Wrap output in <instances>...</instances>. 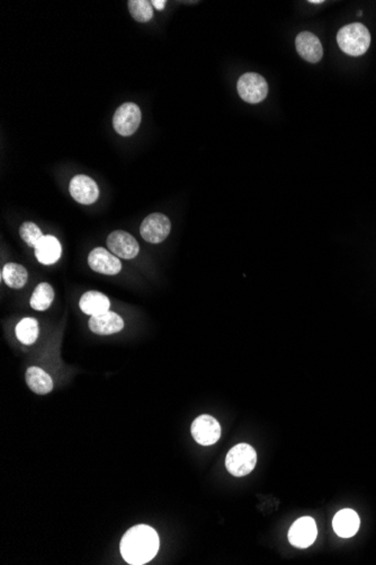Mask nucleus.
Segmentation results:
<instances>
[{
	"mask_svg": "<svg viewBox=\"0 0 376 565\" xmlns=\"http://www.w3.org/2000/svg\"><path fill=\"white\" fill-rule=\"evenodd\" d=\"M159 544V536L153 527L134 526L123 536L121 553L128 564H146L156 556Z\"/></svg>",
	"mask_w": 376,
	"mask_h": 565,
	"instance_id": "f257e3e1",
	"label": "nucleus"
},
{
	"mask_svg": "<svg viewBox=\"0 0 376 565\" xmlns=\"http://www.w3.org/2000/svg\"><path fill=\"white\" fill-rule=\"evenodd\" d=\"M337 43L340 50L348 56H363L371 46V33L362 23L347 24L337 33Z\"/></svg>",
	"mask_w": 376,
	"mask_h": 565,
	"instance_id": "f03ea898",
	"label": "nucleus"
},
{
	"mask_svg": "<svg viewBox=\"0 0 376 565\" xmlns=\"http://www.w3.org/2000/svg\"><path fill=\"white\" fill-rule=\"evenodd\" d=\"M257 464L256 450L248 444H239L230 449L225 467L233 476L241 477L254 471Z\"/></svg>",
	"mask_w": 376,
	"mask_h": 565,
	"instance_id": "7ed1b4c3",
	"label": "nucleus"
},
{
	"mask_svg": "<svg viewBox=\"0 0 376 565\" xmlns=\"http://www.w3.org/2000/svg\"><path fill=\"white\" fill-rule=\"evenodd\" d=\"M239 96L245 102L258 104L268 95V84L263 76L256 73L243 74L237 84Z\"/></svg>",
	"mask_w": 376,
	"mask_h": 565,
	"instance_id": "20e7f679",
	"label": "nucleus"
},
{
	"mask_svg": "<svg viewBox=\"0 0 376 565\" xmlns=\"http://www.w3.org/2000/svg\"><path fill=\"white\" fill-rule=\"evenodd\" d=\"M141 110L136 103H124L113 116V126L115 131L123 137H128L136 134L141 124Z\"/></svg>",
	"mask_w": 376,
	"mask_h": 565,
	"instance_id": "39448f33",
	"label": "nucleus"
},
{
	"mask_svg": "<svg viewBox=\"0 0 376 565\" xmlns=\"http://www.w3.org/2000/svg\"><path fill=\"white\" fill-rule=\"evenodd\" d=\"M171 223L169 218L161 212H155L148 216L142 221L141 234L142 239L151 244H159L165 241L171 234Z\"/></svg>",
	"mask_w": 376,
	"mask_h": 565,
	"instance_id": "423d86ee",
	"label": "nucleus"
},
{
	"mask_svg": "<svg viewBox=\"0 0 376 565\" xmlns=\"http://www.w3.org/2000/svg\"><path fill=\"white\" fill-rule=\"evenodd\" d=\"M190 432L195 441L200 445L211 446L221 437V426L213 416L203 414L193 421Z\"/></svg>",
	"mask_w": 376,
	"mask_h": 565,
	"instance_id": "0eeeda50",
	"label": "nucleus"
},
{
	"mask_svg": "<svg viewBox=\"0 0 376 565\" xmlns=\"http://www.w3.org/2000/svg\"><path fill=\"white\" fill-rule=\"evenodd\" d=\"M317 525L313 518L302 517L296 520L288 531V541L293 546L307 549L317 539Z\"/></svg>",
	"mask_w": 376,
	"mask_h": 565,
	"instance_id": "6e6552de",
	"label": "nucleus"
},
{
	"mask_svg": "<svg viewBox=\"0 0 376 565\" xmlns=\"http://www.w3.org/2000/svg\"><path fill=\"white\" fill-rule=\"evenodd\" d=\"M107 247L115 256L124 260H131L139 254L140 246L131 234L124 231H115L107 237Z\"/></svg>",
	"mask_w": 376,
	"mask_h": 565,
	"instance_id": "1a4fd4ad",
	"label": "nucleus"
},
{
	"mask_svg": "<svg viewBox=\"0 0 376 565\" xmlns=\"http://www.w3.org/2000/svg\"><path fill=\"white\" fill-rule=\"evenodd\" d=\"M70 194L81 204H91L97 201L99 189L96 182L87 175H76L69 185Z\"/></svg>",
	"mask_w": 376,
	"mask_h": 565,
	"instance_id": "9d476101",
	"label": "nucleus"
},
{
	"mask_svg": "<svg viewBox=\"0 0 376 565\" xmlns=\"http://www.w3.org/2000/svg\"><path fill=\"white\" fill-rule=\"evenodd\" d=\"M295 48L302 59L310 64H317L322 59V44L313 33L308 31L299 33L295 38Z\"/></svg>",
	"mask_w": 376,
	"mask_h": 565,
	"instance_id": "9b49d317",
	"label": "nucleus"
},
{
	"mask_svg": "<svg viewBox=\"0 0 376 565\" xmlns=\"http://www.w3.org/2000/svg\"><path fill=\"white\" fill-rule=\"evenodd\" d=\"M88 264L95 272L114 276L122 269L120 259L103 247H96L91 251L88 256Z\"/></svg>",
	"mask_w": 376,
	"mask_h": 565,
	"instance_id": "f8f14e48",
	"label": "nucleus"
},
{
	"mask_svg": "<svg viewBox=\"0 0 376 565\" xmlns=\"http://www.w3.org/2000/svg\"><path fill=\"white\" fill-rule=\"evenodd\" d=\"M123 327H124V321L122 317L118 316V314L113 313V311H106L101 315L91 316V319H89V329L95 334H115V333L122 331Z\"/></svg>",
	"mask_w": 376,
	"mask_h": 565,
	"instance_id": "ddd939ff",
	"label": "nucleus"
},
{
	"mask_svg": "<svg viewBox=\"0 0 376 565\" xmlns=\"http://www.w3.org/2000/svg\"><path fill=\"white\" fill-rule=\"evenodd\" d=\"M360 517L352 509L340 510L332 520L335 533L342 539H350L355 535L360 529Z\"/></svg>",
	"mask_w": 376,
	"mask_h": 565,
	"instance_id": "4468645a",
	"label": "nucleus"
},
{
	"mask_svg": "<svg viewBox=\"0 0 376 565\" xmlns=\"http://www.w3.org/2000/svg\"><path fill=\"white\" fill-rule=\"evenodd\" d=\"M62 249L59 241L54 236H43V239L35 246V256L44 266H51L61 256Z\"/></svg>",
	"mask_w": 376,
	"mask_h": 565,
	"instance_id": "2eb2a0df",
	"label": "nucleus"
},
{
	"mask_svg": "<svg viewBox=\"0 0 376 565\" xmlns=\"http://www.w3.org/2000/svg\"><path fill=\"white\" fill-rule=\"evenodd\" d=\"M81 311L91 316H96L106 313L110 309V299L98 291H88L83 294L79 301Z\"/></svg>",
	"mask_w": 376,
	"mask_h": 565,
	"instance_id": "dca6fc26",
	"label": "nucleus"
},
{
	"mask_svg": "<svg viewBox=\"0 0 376 565\" xmlns=\"http://www.w3.org/2000/svg\"><path fill=\"white\" fill-rule=\"evenodd\" d=\"M26 383L35 394H49L54 389L52 378L39 367H30L27 369Z\"/></svg>",
	"mask_w": 376,
	"mask_h": 565,
	"instance_id": "f3484780",
	"label": "nucleus"
},
{
	"mask_svg": "<svg viewBox=\"0 0 376 565\" xmlns=\"http://www.w3.org/2000/svg\"><path fill=\"white\" fill-rule=\"evenodd\" d=\"M1 276L9 287L13 288V289H21L26 284L29 274H27L26 269L21 264L7 263L4 266Z\"/></svg>",
	"mask_w": 376,
	"mask_h": 565,
	"instance_id": "a211bd4d",
	"label": "nucleus"
},
{
	"mask_svg": "<svg viewBox=\"0 0 376 565\" xmlns=\"http://www.w3.org/2000/svg\"><path fill=\"white\" fill-rule=\"evenodd\" d=\"M54 299V290L50 284L42 282L35 288L31 298V306L35 311H46Z\"/></svg>",
	"mask_w": 376,
	"mask_h": 565,
	"instance_id": "6ab92c4d",
	"label": "nucleus"
},
{
	"mask_svg": "<svg viewBox=\"0 0 376 565\" xmlns=\"http://www.w3.org/2000/svg\"><path fill=\"white\" fill-rule=\"evenodd\" d=\"M39 332V323L34 319H21L16 326L17 339L26 346H30L38 340Z\"/></svg>",
	"mask_w": 376,
	"mask_h": 565,
	"instance_id": "aec40b11",
	"label": "nucleus"
},
{
	"mask_svg": "<svg viewBox=\"0 0 376 565\" xmlns=\"http://www.w3.org/2000/svg\"><path fill=\"white\" fill-rule=\"evenodd\" d=\"M128 11L131 16L140 23H147L153 17V4L147 0H130Z\"/></svg>",
	"mask_w": 376,
	"mask_h": 565,
	"instance_id": "412c9836",
	"label": "nucleus"
},
{
	"mask_svg": "<svg viewBox=\"0 0 376 565\" xmlns=\"http://www.w3.org/2000/svg\"><path fill=\"white\" fill-rule=\"evenodd\" d=\"M19 235L29 246L34 247V249L39 244V241L43 239V234L40 228L31 221H26L21 226Z\"/></svg>",
	"mask_w": 376,
	"mask_h": 565,
	"instance_id": "4be33fe9",
	"label": "nucleus"
},
{
	"mask_svg": "<svg viewBox=\"0 0 376 565\" xmlns=\"http://www.w3.org/2000/svg\"><path fill=\"white\" fill-rule=\"evenodd\" d=\"M151 4H153V7H156V9L161 11V9H163V7H165L166 1L165 0H153Z\"/></svg>",
	"mask_w": 376,
	"mask_h": 565,
	"instance_id": "5701e85b",
	"label": "nucleus"
},
{
	"mask_svg": "<svg viewBox=\"0 0 376 565\" xmlns=\"http://www.w3.org/2000/svg\"><path fill=\"white\" fill-rule=\"evenodd\" d=\"M309 4H315V5H319V4H323V0H310Z\"/></svg>",
	"mask_w": 376,
	"mask_h": 565,
	"instance_id": "b1692460",
	"label": "nucleus"
}]
</instances>
